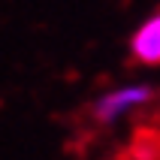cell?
I'll return each instance as SVG.
<instances>
[{"label":"cell","mask_w":160,"mask_h":160,"mask_svg":"<svg viewBox=\"0 0 160 160\" xmlns=\"http://www.w3.org/2000/svg\"><path fill=\"white\" fill-rule=\"evenodd\" d=\"M151 100H154L151 85H121V88H112L106 94H100L94 100V106H91V115H94L97 124H115L121 118L145 109Z\"/></svg>","instance_id":"obj_1"},{"label":"cell","mask_w":160,"mask_h":160,"mask_svg":"<svg viewBox=\"0 0 160 160\" xmlns=\"http://www.w3.org/2000/svg\"><path fill=\"white\" fill-rule=\"evenodd\" d=\"M130 54L142 67H160V9H154L130 36Z\"/></svg>","instance_id":"obj_2"}]
</instances>
